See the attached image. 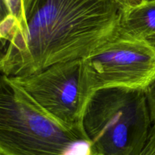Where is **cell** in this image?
I'll return each mask as SVG.
<instances>
[{
	"label": "cell",
	"instance_id": "12",
	"mask_svg": "<svg viewBox=\"0 0 155 155\" xmlns=\"http://www.w3.org/2000/svg\"><path fill=\"white\" fill-rule=\"evenodd\" d=\"M147 1H151V0H139V3L142 2H147Z\"/></svg>",
	"mask_w": 155,
	"mask_h": 155
},
{
	"label": "cell",
	"instance_id": "6",
	"mask_svg": "<svg viewBox=\"0 0 155 155\" xmlns=\"http://www.w3.org/2000/svg\"><path fill=\"white\" fill-rule=\"evenodd\" d=\"M120 34L149 41L155 35V0L127 5Z\"/></svg>",
	"mask_w": 155,
	"mask_h": 155
},
{
	"label": "cell",
	"instance_id": "7",
	"mask_svg": "<svg viewBox=\"0 0 155 155\" xmlns=\"http://www.w3.org/2000/svg\"><path fill=\"white\" fill-rule=\"evenodd\" d=\"M18 26L16 20L10 15L5 0H0V51H4L8 41Z\"/></svg>",
	"mask_w": 155,
	"mask_h": 155
},
{
	"label": "cell",
	"instance_id": "5",
	"mask_svg": "<svg viewBox=\"0 0 155 155\" xmlns=\"http://www.w3.org/2000/svg\"><path fill=\"white\" fill-rule=\"evenodd\" d=\"M91 95L105 88L146 90L155 82V47L119 34L83 59Z\"/></svg>",
	"mask_w": 155,
	"mask_h": 155
},
{
	"label": "cell",
	"instance_id": "3",
	"mask_svg": "<svg viewBox=\"0 0 155 155\" xmlns=\"http://www.w3.org/2000/svg\"><path fill=\"white\" fill-rule=\"evenodd\" d=\"M152 122L145 90L101 88L92 93L83 116V129L93 155H136Z\"/></svg>",
	"mask_w": 155,
	"mask_h": 155
},
{
	"label": "cell",
	"instance_id": "2",
	"mask_svg": "<svg viewBox=\"0 0 155 155\" xmlns=\"http://www.w3.org/2000/svg\"><path fill=\"white\" fill-rule=\"evenodd\" d=\"M89 141L51 118L0 71V155H71Z\"/></svg>",
	"mask_w": 155,
	"mask_h": 155
},
{
	"label": "cell",
	"instance_id": "9",
	"mask_svg": "<svg viewBox=\"0 0 155 155\" xmlns=\"http://www.w3.org/2000/svg\"><path fill=\"white\" fill-rule=\"evenodd\" d=\"M136 155H155V122L152 123L146 142Z\"/></svg>",
	"mask_w": 155,
	"mask_h": 155
},
{
	"label": "cell",
	"instance_id": "4",
	"mask_svg": "<svg viewBox=\"0 0 155 155\" xmlns=\"http://www.w3.org/2000/svg\"><path fill=\"white\" fill-rule=\"evenodd\" d=\"M10 78L62 126L85 135L83 116L91 94L83 59L59 62L28 75Z\"/></svg>",
	"mask_w": 155,
	"mask_h": 155
},
{
	"label": "cell",
	"instance_id": "13",
	"mask_svg": "<svg viewBox=\"0 0 155 155\" xmlns=\"http://www.w3.org/2000/svg\"><path fill=\"white\" fill-rule=\"evenodd\" d=\"M0 70H1V66H0Z\"/></svg>",
	"mask_w": 155,
	"mask_h": 155
},
{
	"label": "cell",
	"instance_id": "11",
	"mask_svg": "<svg viewBox=\"0 0 155 155\" xmlns=\"http://www.w3.org/2000/svg\"><path fill=\"white\" fill-rule=\"evenodd\" d=\"M125 1L129 5H136L139 3V0H125Z\"/></svg>",
	"mask_w": 155,
	"mask_h": 155
},
{
	"label": "cell",
	"instance_id": "1",
	"mask_svg": "<svg viewBox=\"0 0 155 155\" xmlns=\"http://www.w3.org/2000/svg\"><path fill=\"white\" fill-rule=\"evenodd\" d=\"M22 21L0 56L2 73L21 77L84 59L120 34L125 0H23Z\"/></svg>",
	"mask_w": 155,
	"mask_h": 155
},
{
	"label": "cell",
	"instance_id": "10",
	"mask_svg": "<svg viewBox=\"0 0 155 155\" xmlns=\"http://www.w3.org/2000/svg\"><path fill=\"white\" fill-rule=\"evenodd\" d=\"M151 122H155V82L145 90Z\"/></svg>",
	"mask_w": 155,
	"mask_h": 155
},
{
	"label": "cell",
	"instance_id": "8",
	"mask_svg": "<svg viewBox=\"0 0 155 155\" xmlns=\"http://www.w3.org/2000/svg\"><path fill=\"white\" fill-rule=\"evenodd\" d=\"M5 1L7 5L10 15L16 20L18 26V24L22 21L23 15H24L23 0H5Z\"/></svg>",
	"mask_w": 155,
	"mask_h": 155
}]
</instances>
